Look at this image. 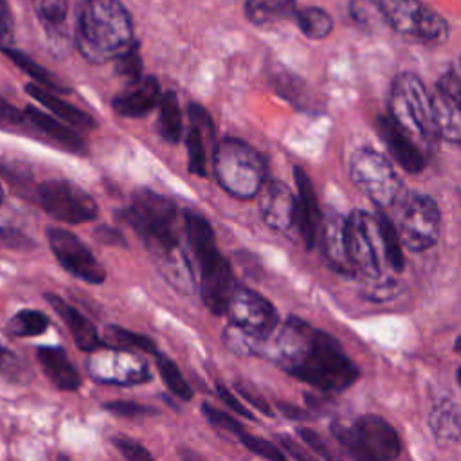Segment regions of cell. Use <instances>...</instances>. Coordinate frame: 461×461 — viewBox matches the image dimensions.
I'll return each instance as SVG.
<instances>
[{
	"label": "cell",
	"mask_w": 461,
	"mask_h": 461,
	"mask_svg": "<svg viewBox=\"0 0 461 461\" xmlns=\"http://www.w3.org/2000/svg\"><path fill=\"white\" fill-rule=\"evenodd\" d=\"M297 11L295 0H247L245 16L254 25H267L277 20H286Z\"/></svg>",
	"instance_id": "cell-29"
},
{
	"label": "cell",
	"mask_w": 461,
	"mask_h": 461,
	"mask_svg": "<svg viewBox=\"0 0 461 461\" xmlns=\"http://www.w3.org/2000/svg\"><path fill=\"white\" fill-rule=\"evenodd\" d=\"M2 200H4V189H2V185H0V205H2Z\"/></svg>",
	"instance_id": "cell-53"
},
{
	"label": "cell",
	"mask_w": 461,
	"mask_h": 461,
	"mask_svg": "<svg viewBox=\"0 0 461 461\" xmlns=\"http://www.w3.org/2000/svg\"><path fill=\"white\" fill-rule=\"evenodd\" d=\"M108 412L122 416V418H137V416H146V414H157V409L140 405L137 402H128V400H115V402H106L103 405Z\"/></svg>",
	"instance_id": "cell-42"
},
{
	"label": "cell",
	"mask_w": 461,
	"mask_h": 461,
	"mask_svg": "<svg viewBox=\"0 0 461 461\" xmlns=\"http://www.w3.org/2000/svg\"><path fill=\"white\" fill-rule=\"evenodd\" d=\"M157 358V367H158V373L164 380V384L167 385V389L178 396L180 400H191L193 398V389L189 387V384L185 382V378L182 376L178 366L166 355H162L160 351H157L153 355Z\"/></svg>",
	"instance_id": "cell-35"
},
{
	"label": "cell",
	"mask_w": 461,
	"mask_h": 461,
	"mask_svg": "<svg viewBox=\"0 0 461 461\" xmlns=\"http://www.w3.org/2000/svg\"><path fill=\"white\" fill-rule=\"evenodd\" d=\"M88 375L108 385H139L151 380L149 366L135 351L124 348L103 346L90 351L86 360Z\"/></svg>",
	"instance_id": "cell-12"
},
{
	"label": "cell",
	"mask_w": 461,
	"mask_h": 461,
	"mask_svg": "<svg viewBox=\"0 0 461 461\" xmlns=\"http://www.w3.org/2000/svg\"><path fill=\"white\" fill-rule=\"evenodd\" d=\"M94 236L103 241V243H108V245H124V240L119 232H115L113 229H108V227H97Z\"/></svg>",
	"instance_id": "cell-49"
},
{
	"label": "cell",
	"mask_w": 461,
	"mask_h": 461,
	"mask_svg": "<svg viewBox=\"0 0 461 461\" xmlns=\"http://www.w3.org/2000/svg\"><path fill=\"white\" fill-rule=\"evenodd\" d=\"M294 18H295L301 32L312 40H322L333 29L331 16L324 9L315 7V5H308V7H301V9L297 7Z\"/></svg>",
	"instance_id": "cell-31"
},
{
	"label": "cell",
	"mask_w": 461,
	"mask_h": 461,
	"mask_svg": "<svg viewBox=\"0 0 461 461\" xmlns=\"http://www.w3.org/2000/svg\"><path fill=\"white\" fill-rule=\"evenodd\" d=\"M294 178L297 185V241L306 250H310L315 247L322 216L319 211L313 184L306 171L303 167H295Z\"/></svg>",
	"instance_id": "cell-19"
},
{
	"label": "cell",
	"mask_w": 461,
	"mask_h": 461,
	"mask_svg": "<svg viewBox=\"0 0 461 461\" xmlns=\"http://www.w3.org/2000/svg\"><path fill=\"white\" fill-rule=\"evenodd\" d=\"M216 393H218V396H220V400L230 409V411H234L238 416H241V418H247V420H256L254 418V414L232 394V391L229 389V387H225L223 384H216Z\"/></svg>",
	"instance_id": "cell-46"
},
{
	"label": "cell",
	"mask_w": 461,
	"mask_h": 461,
	"mask_svg": "<svg viewBox=\"0 0 461 461\" xmlns=\"http://www.w3.org/2000/svg\"><path fill=\"white\" fill-rule=\"evenodd\" d=\"M40 205L56 220L65 223H86L97 218L95 200L68 180H49L38 187Z\"/></svg>",
	"instance_id": "cell-14"
},
{
	"label": "cell",
	"mask_w": 461,
	"mask_h": 461,
	"mask_svg": "<svg viewBox=\"0 0 461 461\" xmlns=\"http://www.w3.org/2000/svg\"><path fill=\"white\" fill-rule=\"evenodd\" d=\"M349 178L380 211L394 207L405 194V185L380 151L373 148H358L349 158Z\"/></svg>",
	"instance_id": "cell-9"
},
{
	"label": "cell",
	"mask_w": 461,
	"mask_h": 461,
	"mask_svg": "<svg viewBox=\"0 0 461 461\" xmlns=\"http://www.w3.org/2000/svg\"><path fill=\"white\" fill-rule=\"evenodd\" d=\"M25 92L32 99L41 103L47 110H50L54 115H58L61 121H65L67 124H70V126H74L77 130H94L97 126V122L92 119V115H88L83 110L76 108L74 104L63 101L54 92L40 86L38 83H29L25 86Z\"/></svg>",
	"instance_id": "cell-25"
},
{
	"label": "cell",
	"mask_w": 461,
	"mask_h": 461,
	"mask_svg": "<svg viewBox=\"0 0 461 461\" xmlns=\"http://www.w3.org/2000/svg\"><path fill=\"white\" fill-rule=\"evenodd\" d=\"M23 119L25 115L20 110L0 99V126H18L23 122Z\"/></svg>",
	"instance_id": "cell-48"
},
{
	"label": "cell",
	"mask_w": 461,
	"mask_h": 461,
	"mask_svg": "<svg viewBox=\"0 0 461 461\" xmlns=\"http://www.w3.org/2000/svg\"><path fill=\"white\" fill-rule=\"evenodd\" d=\"M335 439L357 459L389 461L402 452V441L394 427L382 416L366 414L351 423L333 421L330 425Z\"/></svg>",
	"instance_id": "cell-8"
},
{
	"label": "cell",
	"mask_w": 461,
	"mask_h": 461,
	"mask_svg": "<svg viewBox=\"0 0 461 461\" xmlns=\"http://www.w3.org/2000/svg\"><path fill=\"white\" fill-rule=\"evenodd\" d=\"M214 176L230 196L250 200L267 178V160L249 142L227 137L214 148Z\"/></svg>",
	"instance_id": "cell-7"
},
{
	"label": "cell",
	"mask_w": 461,
	"mask_h": 461,
	"mask_svg": "<svg viewBox=\"0 0 461 461\" xmlns=\"http://www.w3.org/2000/svg\"><path fill=\"white\" fill-rule=\"evenodd\" d=\"M36 358L47 378L61 391H76L81 385L77 369L70 364L67 353L59 346H41Z\"/></svg>",
	"instance_id": "cell-24"
},
{
	"label": "cell",
	"mask_w": 461,
	"mask_h": 461,
	"mask_svg": "<svg viewBox=\"0 0 461 461\" xmlns=\"http://www.w3.org/2000/svg\"><path fill=\"white\" fill-rule=\"evenodd\" d=\"M104 346H112V348H124V349H131V351H144L149 355H155L158 349L155 346V342L146 337L140 335L137 331L121 328V326H106L104 330V337H103Z\"/></svg>",
	"instance_id": "cell-32"
},
{
	"label": "cell",
	"mask_w": 461,
	"mask_h": 461,
	"mask_svg": "<svg viewBox=\"0 0 461 461\" xmlns=\"http://www.w3.org/2000/svg\"><path fill=\"white\" fill-rule=\"evenodd\" d=\"M187 115L191 121V128L185 135L187 148V167L196 176L207 175V137L212 139L214 124L211 121L209 112L196 103L187 106Z\"/></svg>",
	"instance_id": "cell-20"
},
{
	"label": "cell",
	"mask_w": 461,
	"mask_h": 461,
	"mask_svg": "<svg viewBox=\"0 0 461 461\" xmlns=\"http://www.w3.org/2000/svg\"><path fill=\"white\" fill-rule=\"evenodd\" d=\"M389 117L420 146L430 158L436 151L439 133L434 121L432 101L423 81L411 72L393 79L389 92Z\"/></svg>",
	"instance_id": "cell-6"
},
{
	"label": "cell",
	"mask_w": 461,
	"mask_h": 461,
	"mask_svg": "<svg viewBox=\"0 0 461 461\" xmlns=\"http://www.w3.org/2000/svg\"><path fill=\"white\" fill-rule=\"evenodd\" d=\"M344 214L337 211H330L324 218H321L319 236L321 238V249L328 261V265L348 277H353L351 267L348 263L346 254V240H344Z\"/></svg>",
	"instance_id": "cell-22"
},
{
	"label": "cell",
	"mask_w": 461,
	"mask_h": 461,
	"mask_svg": "<svg viewBox=\"0 0 461 461\" xmlns=\"http://www.w3.org/2000/svg\"><path fill=\"white\" fill-rule=\"evenodd\" d=\"M23 115L41 133H45L49 139H52L54 142L61 144L63 148H67L70 151H76V153H83L85 151V140L74 130H70L68 126H65L58 119H54L52 115H47V113H43L41 110H38L34 106H27Z\"/></svg>",
	"instance_id": "cell-27"
},
{
	"label": "cell",
	"mask_w": 461,
	"mask_h": 461,
	"mask_svg": "<svg viewBox=\"0 0 461 461\" xmlns=\"http://www.w3.org/2000/svg\"><path fill=\"white\" fill-rule=\"evenodd\" d=\"M0 245L16 249V250H25V249L34 247V243L29 236H25L22 230L11 229V227H0Z\"/></svg>",
	"instance_id": "cell-44"
},
{
	"label": "cell",
	"mask_w": 461,
	"mask_h": 461,
	"mask_svg": "<svg viewBox=\"0 0 461 461\" xmlns=\"http://www.w3.org/2000/svg\"><path fill=\"white\" fill-rule=\"evenodd\" d=\"M398 205V236L412 252L436 245L441 230V212L436 200L423 193H405Z\"/></svg>",
	"instance_id": "cell-10"
},
{
	"label": "cell",
	"mask_w": 461,
	"mask_h": 461,
	"mask_svg": "<svg viewBox=\"0 0 461 461\" xmlns=\"http://www.w3.org/2000/svg\"><path fill=\"white\" fill-rule=\"evenodd\" d=\"M151 254L162 277L178 292L191 294L196 286L193 263L176 230V205L167 196L140 187L130 203L119 211Z\"/></svg>",
	"instance_id": "cell-3"
},
{
	"label": "cell",
	"mask_w": 461,
	"mask_h": 461,
	"mask_svg": "<svg viewBox=\"0 0 461 461\" xmlns=\"http://www.w3.org/2000/svg\"><path fill=\"white\" fill-rule=\"evenodd\" d=\"M434 121L438 126L439 139L459 146L461 142V83L456 67H450L436 83V90L430 95Z\"/></svg>",
	"instance_id": "cell-17"
},
{
	"label": "cell",
	"mask_w": 461,
	"mask_h": 461,
	"mask_svg": "<svg viewBox=\"0 0 461 461\" xmlns=\"http://www.w3.org/2000/svg\"><path fill=\"white\" fill-rule=\"evenodd\" d=\"M184 227L187 247L198 270V286L203 304L214 315H221L227 297L234 288L230 263L218 250L214 232L207 218L194 211L184 212Z\"/></svg>",
	"instance_id": "cell-5"
},
{
	"label": "cell",
	"mask_w": 461,
	"mask_h": 461,
	"mask_svg": "<svg viewBox=\"0 0 461 461\" xmlns=\"http://www.w3.org/2000/svg\"><path fill=\"white\" fill-rule=\"evenodd\" d=\"M238 441L247 448L250 450L252 454L259 456V457H265V459H272V461H283L286 459V454L279 450V447H276L274 443L263 439V438H258V436H252L249 432H241L238 436Z\"/></svg>",
	"instance_id": "cell-40"
},
{
	"label": "cell",
	"mask_w": 461,
	"mask_h": 461,
	"mask_svg": "<svg viewBox=\"0 0 461 461\" xmlns=\"http://www.w3.org/2000/svg\"><path fill=\"white\" fill-rule=\"evenodd\" d=\"M274 331L265 340L263 355L290 376L322 393H342L360 378L358 367L330 333L295 315Z\"/></svg>",
	"instance_id": "cell-1"
},
{
	"label": "cell",
	"mask_w": 461,
	"mask_h": 461,
	"mask_svg": "<svg viewBox=\"0 0 461 461\" xmlns=\"http://www.w3.org/2000/svg\"><path fill=\"white\" fill-rule=\"evenodd\" d=\"M113 61L117 74L126 77L130 83L142 76V58L139 52V45L135 41L126 50H122Z\"/></svg>",
	"instance_id": "cell-39"
},
{
	"label": "cell",
	"mask_w": 461,
	"mask_h": 461,
	"mask_svg": "<svg viewBox=\"0 0 461 461\" xmlns=\"http://www.w3.org/2000/svg\"><path fill=\"white\" fill-rule=\"evenodd\" d=\"M157 106H158L157 128H158L160 137L164 140H167L169 144L178 142L182 137L184 124H182V110H180L176 94L171 90L160 94Z\"/></svg>",
	"instance_id": "cell-28"
},
{
	"label": "cell",
	"mask_w": 461,
	"mask_h": 461,
	"mask_svg": "<svg viewBox=\"0 0 461 461\" xmlns=\"http://www.w3.org/2000/svg\"><path fill=\"white\" fill-rule=\"evenodd\" d=\"M277 441H279L281 447L286 450V452H285L286 457H288V456H290V457H295V459H310V457H312V456L306 454L304 450L297 448V445H295L290 438H286V436H277Z\"/></svg>",
	"instance_id": "cell-50"
},
{
	"label": "cell",
	"mask_w": 461,
	"mask_h": 461,
	"mask_svg": "<svg viewBox=\"0 0 461 461\" xmlns=\"http://www.w3.org/2000/svg\"><path fill=\"white\" fill-rule=\"evenodd\" d=\"M385 23L398 34L423 41L439 43L448 38V22L418 0H380Z\"/></svg>",
	"instance_id": "cell-11"
},
{
	"label": "cell",
	"mask_w": 461,
	"mask_h": 461,
	"mask_svg": "<svg viewBox=\"0 0 461 461\" xmlns=\"http://www.w3.org/2000/svg\"><path fill=\"white\" fill-rule=\"evenodd\" d=\"M34 9L49 36H63V25L68 14V0H34Z\"/></svg>",
	"instance_id": "cell-33"
},
{
	"label": "cell",
	"mask_w": 461,
	"mask_h": 461,
	"mask_svg": "<svg viewBox=\"0 0 461 461\" xmlns=\"http://www.w3.org/2000/svg\"><path fill=\"white\" fill-rule=\"evenodd\" d=\"M49 328V317L38 310H20L7 322V331L16 337H34Z\"/></svg>",
	"instance_id": "cell-34"
},
{
	"label": "cell",
	"mask_w": 461,
	"mask_h": 461,
	"mask_svg": "<svg viewBox=\"0 0 461 461\" xmlns=\"http://www.w3.org/2000/svg\"><path fill=\"white\" fill-rule=\"evenodd\" d=\"M258 196L263 221L272 230L297 241V196L294 191L277 178H265Z\"/></svg>",
	"instance_id": "cell-16"
},
{
	"label": "cell",
	"mask_w": 461,
	"mask_h": 461,
	"mask_svg": "<svg viewBox=\"0 0 461 461\" xmlns=\"http://www.w3.org/2000/svg\"><path fill=\"white\" fill-rule=\"evenodd\" d=\"M47 240L52 254L68 274L90 285H101L106 279L104 268L76 234L59 227H49Z\"/></svg>",
	"instance_id": "cell-15"
},
{
	"label": "cell",
	"mask_w": 461,
	"mask_h": 461,
	"mask_svg": "<svg viewBox=\"0 0 461 461\" xmlns=\"http://www.w3.org/2000/svg\"><path fill=\"white\" fill-rule=\"evenodd\" d=\"M344 240L348 263L353 277H360L371 288V301L393 299L398 283L393 276L402 274L405 258L396 225L380 211H353L344 218Z\"/></svg>",
	"instance_id": "cell-2"
},
{
	"label": "cell",
	"mask_w": 461,
	"mask_h": 461,
	"mask_svg": "<svg viewBox=\"0 0 461 461\" xmlns=\"http://www.w3.org/2000/svg\"><path fill=\"white\" fill-rule=\"evenodd\" d=\"M112 443L121 452V456L124 459H130V461H151L153 459V456L148 452L146 447H142L140 443H137L130 438L117 436L112 439Z\"/></svg>",
	"instance_id": "cell-43"
},
{
	"label": "cell",
	"mask_w": 461,
	"mask_h": 461,
	"mask_svg": "<svg viewBox=\"0 0 461 461\" xmlns=\"http://www.w3.org/2000/svg\"><path fill=\"white\" fill-rule=\"evenodd\" d=\"M45 299L54 308V312L61 317V321L67 324L76 346L81 351L90 353V351L104 346L95 326L81 312H77L74 306H70L68 303H65L61 297H58L54 294H45Z\"/></svg>",
	"instance_id": "cell-23"
},
{
	"label": "cell",
	"mask_w": 461,
	"mask_h": 461,
	"mask_svg": "<svg viewBox=\"0 0 461 461\" xmlns=\"http://www.w3.org/2000/svg\"><path fill=\"white\" fill-rule=\"evenodd\" d=\"M429 425L438 445H454L459 441V409L452 398L436 402L430 409Z\"/></svg>",
	"instance_id": "cell-26"
},
{
	"label": "cell",
	"mask_w": 461,
	"mask_h": 461,
	"mask_svg": "<svg viewBox=\"0 0 461 461\" xmlns=\"http://www.w3.org/2000/svg\"><path fill=\"white\" fill-rule=\"evenodd\" d=\"M349 14L366 31H378L387 25L380 2L375 0H351Z\"/></svg>",
	"instance_id": "cell-36"
},
{
	"label": "cell",
	"mask_w": 461,
	"mask_h": 461,
	"mask_svg": "<svg viewBox=\"0 0 461 461\" xmlns=\"http://www.w3.org/2000/svg\"><path fill=\"white\" fill-rule=\"evenodd\" d=\"M277 407H279V411H281L286 418H290V420H301V418H304V412H303L301 409H297L295 405H292V403L281 402V403H277Z\"/></svg>",
	"instance_id": "cell-52"
},
{
	"label": "cell",
	"mask_w": 461,
	"mask_h": 461,
	"mask_svg": "<svg viewBox=\"0 0 461 461\" xmlns=\"http://www.w3.org/2000/svg\"><path fill=\"white\" fill-rule=\"evenodd\" d=\"M0 375L16 384H25L31 380V369L27 364L14 351L4 346H0Z\"/></svg>",
	"instance_id": "cell-38"
},
{
	"label": "cell",
	"mask_w": 461,
	"mask_h": 461,
	"mask_svg": "<svg viewBox=\"0 0 461 461\" xmlns=\"http://www.w3.org/2000/svg\"><path fill=\"white\" fill-rule=\"evenodd\" d=\"M160 97V85L155 77H139L130 86L113 97L112 108L117 115L128 119H139L149 113Z\"/></svg>",
	"instance_id": "cell-21"
},
{
	"label": "cell",
	"mask_w": 461,
	"mask_h": 461,
	"mask_svg": "<svg viewBox=\"0 0 461 461\" xmlns=\"http://www.w3.org/2000/svg\"><path fill=\"white\" fill-rule=\"evenodd\" d=\"M202 412H203L205 420H207L214 429H218V430H221V432H229V434H234V436L238 438V436L245 430L243 425H241L236 418H232L230 414H227V412H223V411H220V409H216V407H212V405H209V403H203V405H202Z\"/></svg>",
	"instance_id": "cell-41"
},
{
	"label": "cell",
	"mask_w": 461,
	"mask_h": 461,
	"mask_svg": "<svg viewBox=\"0 0 461 461\" xmlns=\"http://www.w3.org/2000/svg\"><path fill=\"white\" fill-rule=\"evenodd\" d=\"M223 313L227 315L229 324L261 340H267L279 324L277 310L272 303L241 285H234L230 290Z\"/></svg>",
	"instance_id": "cell-13"
},
{
	"label": "cell",
	"mask_w": 461,
	"mask_h": 461,
	"mask_svg": "<svg viewBox=\"0 0 461 461\" xmlns=\"http://www.w3.org/2000/svg\"><path fill=\"white\" fill-rule=\"evenodd\" d=\"M133 43V23L119 0H86L76 27V45L90 63L115 59Z\"/></svg>",
	"instance_id": "cell-4"
},
{
	"label": "cell",
	"mask_w": 461,
	"mask_h": 461,
	"mask_svg": "<svg viewBox=\"0 0 461 461\" xmlns=\"http://www.w3.org/2000/svg\"><path fill=\"white\" fill-rule=\"evenodd\" d=\"M297 432H299V438H301L319 457H324V459H330V457H331V454L328 452V447H326L324 439H322L315 430L306 429V427H299Z\"/></svg>",
	"instance_id": "cell-47"
},
{
	"label": "cell",
	"mask_w": 461,
	"mask_h": 461,
	"mask_svg": "<svg viewBox=\"0 0 461 461\" xmlns=\"http://www.w3.org/2000/svg\"><path fill=\"white\" fill-rule=\"evenodd\" d=\"M2 52L16 67H20L25 74H29L40 86H43V88H47L50 92H59V94H67L68 92V88L56 76H52L47 68H43L40 63H36L32 58H29L22 50H16V49H11V47H4Z\"/></svg>",
	"instance_id": "cell-30"
},
{
	"label": "cell",
	"mask_w": 461,
	"mask_h": 461,
	"mask_svg": "<svg viewBox=\"0 0 461 461\" xmlns=\"http://www.w3.org/2000/svg\"><path fill=\"white\" fill-rule=\"evenodd\" d=\"M375 126L385 149L402 169H405L411 175H418L425 169L429 162L427 155L389 115L376 117Z\"/></svg>",
	"instance_id": "cell-18"
},
{
	"label": "cell",
	"mask_w": 461,
	"mask_h": 461,
	"mask_svg": "<svg viewBox=\"0 0 461 461\" xmlns=\"http://www.w3.org/2000/svg\"><path fill=\"white\" fill-rule=\"evenodd\" d=\"M234 387H236V391L245 398L247 403L254 405L256 409H259V411H261L263 414H267V416H274V411L270 409L268 402H267L256 389H252L250 385H247V384H243V382H236Z\"/></svg>",
	"instance_id": "cell-45"
},
{
	"label": "cell",
	"mask_w": 461,
	"mask_h": 461,
	"mask_svg": "<svg viewBox=\"0 0 461 461\" xmlns=\"http://www.w3.org/2000/svg\"><path fill=\"white\" fill-rule=\"evenodd\" d=\"M11 31V14L4 0H0V40H4Z\"/></svg>",
	"instance_id": "cell-51"
},
{
	"label": "cell",
	"mask_w": 461,
	"mask_h": 461,
	"mask_svg": "<svg viewBox=\"0 0 461 461\" xmlns=\"http://www.w3.org/2000/svg\"><path fill=\"white\" fill-rule=\"evenodd\" d=\"M223 342L227 346V349L234 351L236 355H263V348H265V340L256 339L245 331H241L240 328L229 324L223 331Z\"/></svg>",
	"instance_id": "cell-37"
}]
</instances>
